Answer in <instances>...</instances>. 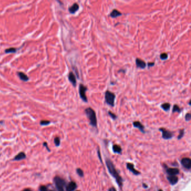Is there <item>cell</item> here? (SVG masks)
I'll return each instance as SVG.
<instances>
[{"mask_svg": "<svg viewBox=\"0 0 191 191\" xmlns=\"http://www.w3.org/2000/svg\"></svg>", "mask_w": 191, "mask_h": 191, "instance_id": "38", "label": "cell"}, {"mask_svg": "<svg viewBox=\"0 0 191 191\" xmlns=\"http://www.w3.org/2000/svg\"><path fill=\"white\" fill-rule=\"evenodd\" d=\"M188 104L190 105V106H191V100H190V102H189V103H188Z\"/></svg>", "mask_w": 191, "mask_h": 191, "instance_id": "36", "label": "cell"}, {"mask_svg": "<svg viewBox=\"0 0 191 191\" xmlns=\"http://www.w3.org/2000/svg\"><path fill=\"white\" fill-rule=\"evenodd\" d=\"M136 65L137 68H141V69H145L146 67V62L143 61L142 59H141L139 58H136Z\"/></svg>", "mask_w": 191, "mask_h": 191, "instance_id": "8", "label": "cell"}, {"mask_svg": "<svg viewBox=\"0 0 191 191\" xmlns=\"http://www.w3.org/2000/svg\"><path fill=\"white\" fill-rule=\"evenodd\" d=\"M166 172L169 175L176 176L179 173V170L178 168H168L166 170Z\"/></svg>", "mask_w": 191, "mask_h": 191, "instance_id": "11", "label": "cell"}, {"mask_svg": "<svg viewBox=\"0 0 191 191\" xmlns=\"http://www.w3.org/2000/svg\"><path fill=\"white\" fill-rule=\"evenodd\" d=\"M68 78L70 82L72 83V85L74 86V87H76L77 81H76V76H75V75L72 72H70L69 73V74H68Z\"/></svg>", "mask_w": 191, "mask_h": 191, "instance_id": "12", "label": "cell"}, {"mask_svg": "<svg viewBox=\"0 0 191 191\" xmlns=\"http://www.w3.org/2000/svg\"><path fill=\"white\" fill-rule=\"evenodd\" d=\"M191 119V114L190 113H187L185 115V119L186 121H190Z\"/></svg>", "mask_w": 191, "mask_h": 191, "instance_id": "28", "label": "cell"}, {"mask_svg": "<svg viewBox=\"0 0 191 191\" xmlns=\"http://www.w3.org/2000/svg\"><path fill=\"white\" fill-rule=\"evenodd\" d=\"M126 166H127V168L128 169V170H129L131 172H132L134 175H138L141 174V173L139 172V171L137 170H136V169H135L134 165L132 164V163H127Z\"/></svg>", "mask_w": 191, "mask_h": 191, "instance_id": "9", "label": "cell"}, {"mask_svg": "<svg viewBox=\"0 0 191 191\" xmlns=\"http://www.w3.org/2000/svg\"><path fill=\"white\" fill-rule=\"evenodd\" d=\"M40 191H48V190H47L46 187L41 186L40 188Z\"/></svg>", "mask_w": 191, "mask_h": 191, "instance_id": "31", "label": "cell"}, {"mask_svg": "<svg viewBox=\"0 0 191 191\" xmlns=\"http://www.w3.org/2000/svg\"><path fill=\"white\" fill-rule=\"evenodd\" d=\"M142 186H143V187L145 188H148V186L146 184H145V183H142Z\"/></svg>", "mask_w": 191, "mask_h": 191, "instance_id": "33", "label": "cell"}, {"mask_svg": "<svg viewBox=\"0 0 191 191\" xmlns=\"http://www.w3.org/2000/svg\"><path fill=\"white\" fill-rule=\"evenodd\" d=\"M49 123H50V122L48 121H42L40 122V124L41 125H48Z\"/></svg>", "mask_w": 191, "mask_h": 191, "instance_id": "29", "label": "cell"}, {"mask_svg": "<svg viewBox=\"0 0 191 191\" xmlns=\"http://www.w3.org/2000/svg\"><path fill=\"white\" fill-rule=\"evenodd\" d=\"M18 75L21 80H23L24 81H27L29 80L28 77H27L25 74H24V73L19 72L18 73Z\"/></svg>", "mask_w": 191, "mask_h": 191, "instance_id": "19", "label": "cell"}, {"mask_svg": "<svg viewBox=\"0 0 191 191\" xmlns=\"http://www.w3.org/2000/svg\"><path fill=\"white\" fill-rule=\"evenodd\" d=\"M112 149L113 152H114V153L118 154H121L122 151L121 147L119 145H114L113 146Z\"/></svg>", "mask_w": 191, "mask_h": 191, "instance_id": "17", "label": "cell"}, {"mask_svg": "<svg viewBox=\"0 0 191 191\" xmlns=\"http://www.w3.org/2000/svg\"><path fill=\"white\" fill-rule=\"evenodd\" d=\"M77 188V184L75 182H71L68 184L66 187V191H74Z\"/></svg>", "mask_w": 191, "mask_h": 191, "instance_id": "14", "label": "cell"}, {"mask_svg": "<svg viewBox=\"0 0 191 191\" xmlns=\"http://www.w3.org/2000/svg\"><path fill=\"white\" fill-rule=\"evenodd\" d=\"M76 172L77 174L80 176V177H83V175H84V173H83V171L82 170V169L80 168H78L76 169Z\"/></svg>", "mask_w": 191, "mask_h": 191, "instance_id": "25", "label": "cell"}, {"mask_svg": "<svg viewBox=\"0 0 191 191\" xmlns=\"http://www.w3.org/2000/svg\"></svg>", "mask_w": 191, "mask_h": 191, "instance_id": "39", "label": "cell"}, {"mask_svg": "<svg viewBox=\"0 0 191 191\" xmlns=\"http://www.w3.org/2000/svg\"><path fill=\"white\" fill-rule=\"evenodd\" d=\"M105 102L110 107H114L115 95L114 93L109 90H107L104 94Z\"/></svg>", "mask_w": 191, "mask_h": 191, "instance_id": "3", "label": "cell"}, {"mask_svg": "<svg viewBox=\"0 0 191 191\" xmlns=\"http://www.w3.org/2000/svg\"><path fill=\"white\" fill-rule=\"evenodd\" d=\"M16 52V49L14 48H8L5 51V52L6 53H15Z\"/></svg>", "mask_w": 191, "mask_h": 191, "instance_id": "26", "label": "cell"}, {"mask_svg": "<svg viewBox=\"0 0 191 191\" xmlns=\"http://www.w3.org/2000/svg\"><path fill=\"white\" fill-rule=\"evenodd\" d=\"M54 181L58 191H64V187H65L66 184L65 181L63 179L58 177H55Z\"/></svg>", "mask_w": 191, "mask_h": 191, "instance_id": "5", "label": "cell"}, {"mask_svg": "<svg viewBox=\"0 0 191 191\" xmlns=\"http://www.w3.org/2000/svg\"><path fill=\"white\" fill-rule=\"evenodd\" d=\"M181 163L184 168L188 170H190L191 168V160L190 158H184L181 160Z\"/></svg>", "mask_w": 191, "mask_h": 191, "instance_id": "7", "label": "cell"}, {"mask_svg": "<svg viewBox=\"0 0 191 191\" xmlns=\"http://www.w3.org/2000/svg\"><path fill=\"white\" fill-rule=\"evenodd\" d=\"M108 115L110 117V118L112 119H113V120L117 119V115L115 114V113H114L112 112V111H111L109 110V111H108Z\"/></svg>", "mask_w": 191, "mask_h": 191, "instance_id": "22", "label": "cell"}, {"mask_svg": "<svg viewBox=\"0 0 191 191\" xmlns=\"http://www.w3.org/2000/svg\"><path fill=\"white\" fill-rule=\"evenodd\" d=\"M160 132L162 133V137L164 139H170L173 137V133L168 130L165 129V128H160L159 130Z\"/></svg>", "mask_w": 191, "mask_h": 191, "instance_id": "6", "label": "cell"}, {"mask_svg": "<svg viewBox=\"0 0 191 191\" xmlns=\"http://www.w3.org/2000/svg\"><path fill=\"white\" fill-rule=\"evenodd\" d=\"M79 9V5H78V3H75L73 4V5L71 7H69L68 8V11L70 12L71 14H74L75 12H76Z\"/></svg>", "mask_w": 191, "mask_h": 191, "instance_id": "15", "label": "cell"}, {"mask_svg": "<svg viewBox=\"0 0 191 191\" xmlns=\"http://www.w3.org/2000/svg\"><path fill=\"white\" fill-rule=\"evenodd\" d=\"M106 162L107 169H108L109 173H110V174L115 179L119 187L122 188V186H123V178L119 175V173L116 170V169H115L113 162H111L109 159H107Z\"/></svg>", "mask_w": 191, "mask_h": 191, "instance_id": "1", "label": "cell"}, {"mask_svg": "<svg viewBox=\"0 0 191 191\" xmlns=\"http://www.w3.org/2000/svg\"><path fill=\"white\" fill-rule=\"evenodd\" d=\"M79 94H80V96L81 99L82 100L83 102L85 103H87L88 102L87 96L86 95V92L87 91V87L85 86L84 85L80 83L79 85Z\"/></svg>", "mask_w": 191, "mask_h": 191, "instance_id": "4", "label": "cell"}, {"mask_svg": "<svg viewBox=\"0 0 191 191\" xmlns=\"http://www.w3.org/2000/svg\"><path fill=\"white\" fill-rule=\"evenodd\" d=\"M60 142H61V141H60V139L59 137H55V145H56L57 146H58L60 145Z\"/></svg>", "mask_w": 191, "mask_h": 191, "instance_id": "27", "label": "cell"}, {"mask_svg": "<svg viewBox=\"0 0 191 191\" xmlns=\"http://www.w3.org/2000/svg\"><path fill=\"white\" fill-rule=\"evenodd\" d=\"M98 155L99 158V160L100 161V162L102 163V157H101V155H100V152L99 150H98Z\"/></svg>", "mask_w": 191, "mask_h": 191, "instance_id": "32", "label": "cell"}, {"mask_svg": "<svg viewBox=\"0 0 191 191\" xmlns=\"http://www.w3.org/2000/svg\"><path fill=\"white\" fill-rule=\"evenodd\" d=\"M109 191H117L114 187H111V188H110V189H109Z\"/></svg>", "mask_w": 191, "mask_h": 191, "instance_id": "34", "label": "cell"}, {"mask_svg": "<svg viewBox=\"0 0 191 191\" xmlns=\"http://www.w3.org/2000/svg\"><path fill=\"white\" fill-rule=\"evenodd\" d=\"M85 113L89 119L90 124L94 127H97V118L95 110L90 107H88L85 109Z\"/></svg>", "mask_w": 191, "mask_h": 191, "instance_id": "2", "label": "cell"}, {"mask_svg": "<svg viewBox=\"0 0 191 191\" xmlns=\"http://www.w3.org/2000/svg\"><path fill=\"white\" fill-rule=\"evenodd\" d=\"M23 191H31L30 190H29V189H27V190H24Z\"/></svg>", "mask_w": 191, "mask_h": 191, "instance_id": "35", "label": "cell"}, {"mask_svg": "<svg viewBox=\"0 0 191 191\" xmlns=\"http://www.w3.org/2000/svg\"><path fill=\"white\" fill-rule=\"evenodd\" d=\"M160 58L162 60H166L168 59V55L166 53H163L160 55Z\"/></svg>", "mask_w": 191, "mask_h": 191, "instance_id": "24", "label": "cell"}, {"mask_svg": "<svg viewBox=\"0 0 191 191\" xmlns=\"http://www.w3.org/2000/svg\"><path fill=\"white\" fill-rule=\"evenodd\" d=\"M133 126L135 128H137L140 131L143 133V134H145V126L143 125V124L141 123L139 121H135L133 122Z\"/></svg>", "mask_w": 191, "mask_h": 191, "instance_id": "10", "label": "cell"}, {"mask_svg": "<svg viewBox=\"0 0 191 191\" xmlns=\"http://www.w3.org/2000/svg\"><path fill=\"white\" fill-rule=\"evenodd\" d=\"M171 105L169 103H164L161 105V108L165 111H168L170 110Z\"/></svg>", "mask_w": 191, "mask_h": 191, "instance_id": "18", "label": "cell"}, {"mask_svg": "<svg viewBox=\"0 0 191 191\" xmlns=\"http://www.w3.org/2000/svg\"><path fill=\"white\" fill-rule=\"evenodd\" d=\"M154 66H155V62H148L147 66L149 68L153 67Z\"/></svg>", "mask_w": 191, "mask_h": 191, "instance_id": "30", "label": "cell"}, {"mask_svg": "<svg viewBox=\"0 0 191 191\" xmlns=\"http://www.w3.org/2000/svg\"><path fill=\"white\" fill-rule=\"evenodd\" d=\"M182 110V109L180 108V107L178 106L177 104H174L173 106V110H172V113H175L177 112L178 113H181V111Z\"/></svg>", "mask_w": 191, "mask_h": 191, "instance_id": "21", "label": "cell"}, {"mask_svg": "<svg viewBox=\"0 0 191 191\" xmlns=\"http://www.w3.org/2000/svg\"><path fill=\"white\" fill-rule=\"evenodd\" d=\"M158 191H163L162 190H159Z\"/></svg>", "mask_w": 191, "mask_h": 191, "instance_id": "37", "label": "cell"}, {"mask_svg": "<svg viewBox=\"0 0 191 191\" xmlns=\"http://www.w3.org/2000/svg\"><path fill=\"white\" fill-rule=\"evenodd\" d=\"M122 14L121 12L119 11L118 10H117V9H114L112 11L110 12V16L112 18H117V17L122 16Z\"/></svg>", "mask_w": 191, "mask_h": 191, "instance_id": "16", "label": "cell"}, {"mask_svg": "<svg viewBox=\"0 0 191 191\" xmlns=\"http://www.w3.org/2000/svg\"><path fill=\"white\" fill-rule=\"evenodd\" d=\"M168 181L171 185H175L178 182V178L175 175H168L167 177Z\"/></svg>", "mask_w": 191, "mask_h": 191, "instance_id": "13", "label": "cell"}, {"mask_svg": "<svg viewBox=\"0 0 191 191\" xmlns=\"http://www.w3.org/2000/svg\"><path fill=\"white\" fill-rule=\"evenodd\" d=\"M184 129H181L179 131V135L178 136V139H181V138H183V137L184 136Z\"/></svg>", "mask_w": 191, "mask_h": 191, "instance_id": "23", "label": "cell"}, {"mask_svg": "<svg viewBox=\"0 0 191 191\" xmlns=\"http://www.w3.org/2000/svg\"><path fill=\"white\" fill-rule=\"evenodd\" d=\"M25 158H26V155H25V153H24V152H20V153L18 154V155H17L15 157L14 160H20L24 159H25Z\"/></svg>", "mask_w": 191, "mask_h": 191, "instance_id": "20", "label": "cell"}]
</instances>
